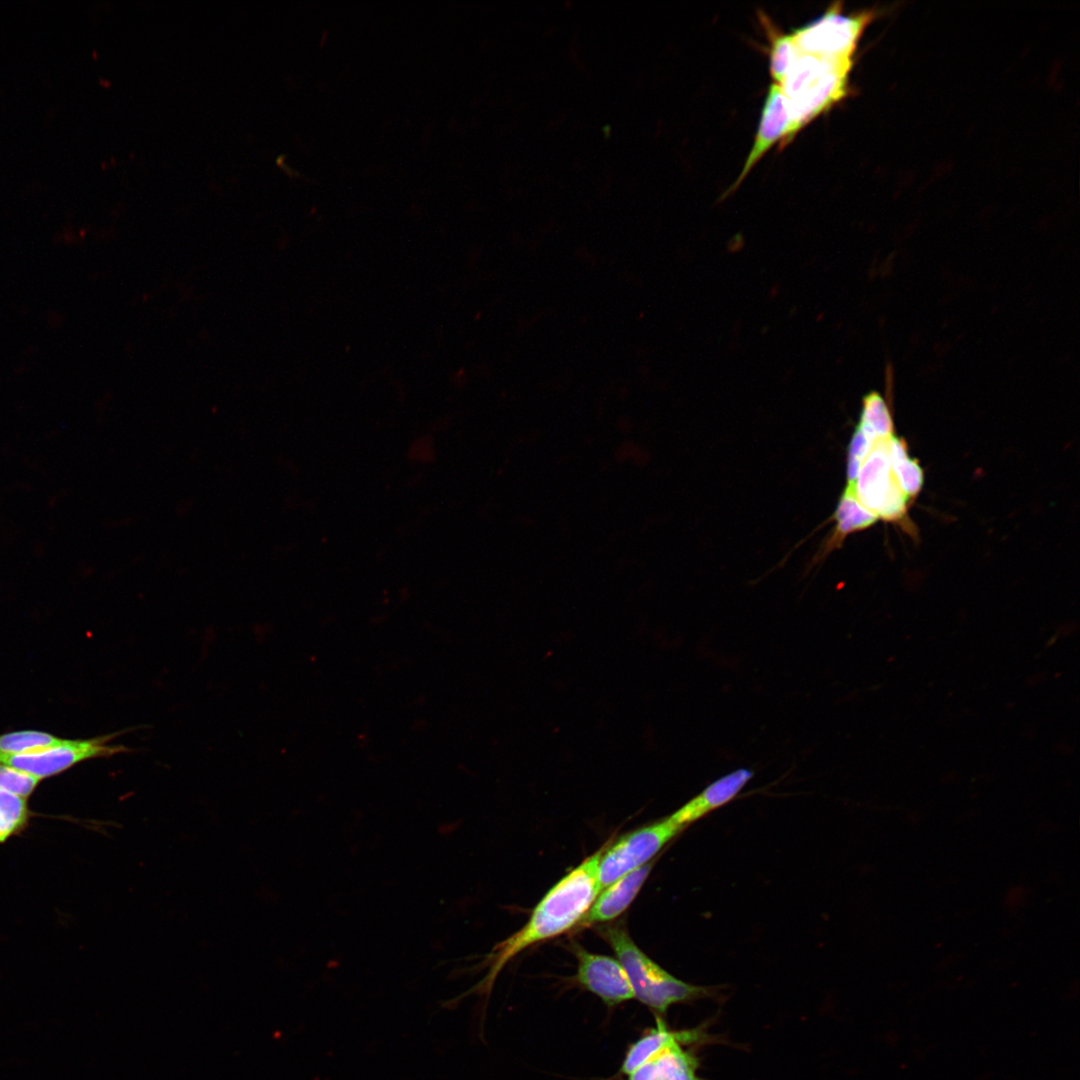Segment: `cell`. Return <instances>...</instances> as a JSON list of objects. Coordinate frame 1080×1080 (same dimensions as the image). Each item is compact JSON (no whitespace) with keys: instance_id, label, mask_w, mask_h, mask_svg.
<instances>
[{"instance_id":"ffe728a7","label":"cell","mask_w":1080,"mask_h":1080,"mask_svg":"<svg viewBox=\"0 0 1080 1080\" xmlns=\"http://www.w3.org/2000/svg\"><path fill=\"white\" fill-rule=\"evenodd\" d=\"M41 779L22 770L0 764V789L28 798Z\"/></svg>"},{"instance_id":"277c9868","label":"cell","mask_w":1080,"mask_h":1080,"mask_svg":"<svg viewBox=\"0 0 1080 1080\" xmlns=\"http://www.w3.org/2000/svg\"><path fill=\"white\" fill-rule=\"evenodd\" d=\"M875 13L843 14L835 2L820 16L791 32L799 52L830 59H853L859 39Z\"/></svg>"},{"instance_id":"2e32d148","label":"cell","mask_w":1080,"mask_h":1080,"mask_svg":"<svg viewBox=\"0 0 1080 1080\" xmlns=\"http://www.w3.org/2000/svg\"><path fill=\"white\" fill-rule=\"evenodd\" d=\"M30 814L26 798L0 789V843L22 832Z\"/></svg>"},{"instance_id":"e0dca14e","label":"cell","mask_w":1080,"mask_h":1080,"mask_svg":"<svg viewBox=\"0 0 1080 1080\" xmlns=\"http://www.w3.org/2000/svg\"><path fill=\"white\" fill-rule=\"evenodd\" d=\"M858 426L877 439H886L894 435L888 406L878 393H870L864 398Z\"/></svg>"},{"instance_id":"8fae6325","label":"cell","mask_w":1080,"mask_h":1080,"mask_svg":"<svg viewBox=\"0 0 1080 1080\" xmlns=\"http://www.w3.org/2000/svg\"><path fill=\"white\" fill-rule=\"evenodd\" d=\"M652 865L650 861L605 887L579 921L580 926L609 921L622 914L640 891Z\"/></svg>"},{"instance_id":"3957f363","label":"cell","mask_w":1080,"mask_h":1080,"mask_svg":"<svg viewBox=\"0 0 1080 1080\" xmlns=\"http://www.w3.org/2000/svg\"><path fill=\"white\" fill-rule=\"evenodd\" d=\"M614 950L633 990L634 999L664 1014L677 1003H686L714 994L713 987L697 986L677 979L642 952L619 925L599 929Z\"/></svg>"},{"instance_id":"52a82bcc","label":"cell","mask_w":1080,"mask_h":1080,"mask_svg":"<svg viewBox=\"0 0 1080 1080\" xmlns=\"http://www.w3.org/2000/svg\"><path fill=\"white\" fill-rule=\"evenodd\" d=\"M572 947L577 958L576 981L580 986L599 997L608 1007L634 999L627 974L618 960L590 953L577 943Z\"/></svg>"},{"instance_id":"5b68a950","label":"cell","mask_w":1080,"mask_h":1080,"mask_svg":"<svg viewBox=\"0 0 1080 1080\" xmlns=\"http://www.w3.org/2000/svg\"><path fill=\"white\" fill-rule=\"evenodd\" d=\"M130 729L90 739H66L64 743L22 754L0 753V764L30 773L39 779L57 775L72 766L93 758H108L132 751L110 742Z\"/></svg>"},{"instance_id":"ac0fdd59","label":"cell","mask_w":1080,"mask_h":1080,"mask_svg":"<svg viewBox=\"0 0 1080 1080\" xmlns=\"http://www.w3.org/2000/svg\"><path fill=\"white\" fill-rule=\"evenodd\" d=\"M66 739L40 731H17L0 735V753L22 754L58 746Z\"/></svg>"},{"instance_id":"8992f818","label":"cell","mask_w":1080,"mask_h":1080,"mask_svg":"<svg viewBox=\"0 0 1080 1080\" xmlns=\"http://www.w3.org/2000/svg\"><path fill=\"white\" fill-rule=\"evenodd\" d=\"M683 829L667 817L627 833L603 849L598 866L600 888L650 862Z\"/></svg>"},{"instance_id":"7c38bea8","label":"cell","mask_w":1080,"mask_h":1080,"mask_svg":"<svg viewBox=\"0 0 1080 1080\" xmlns=\"http://www.w3.org/2000/svg\"><path fill=\"white\" fill-rule=\"evenodd\" d=\"M703 1040L704 1031L701 1029L673 1031L668 1029L662 1019L657 1018L656 1026L649 1028L628 1047L620 1067V1073L628 1076L639 1066L675 1043L686 1046Z\"/></svg>"},{"instance_id":"30bf717a","label":"cell","mask_w":1080,"mask_h":1080,"mask_svg":"<svg viewBox=\"0 0 1080 1080\" xmlns=\"http://www.w3.org/2000/svg\"><path fill=\"white\" fill-rule=\"evenodd\" d=\"M753 775V771L747 768L736 769L709 784L669 817L685 828L688 824L732 801L753 778Z\"/></svg>"},{"instance_id":"ba28073f","label":"cell","mask_w":1080,"mask_h":1080,"mask_svg":"<svg viewBox=\"0 0 1080 1080\" xmlns=\"http://www.w3.org/2000/svg\"><path fill=\"white\" fill-rule=\"evenodd\" d=\"M888 442L889 438L875 440L861 463L854 486L845 489L877 516L891 488L897 484L891 469Z\"/></svg>"},{"instance_id":"4fadbf2b","label":"cell","mask_w":1080,"mask_h":1080,"mask_svg":"<svg viewBox=\"0 0 1080 1080\" xmlns=\"http://www.w3.org/2000/svg\"><path fill=\"white\" fill-rule=\"evenodd\" d=\"M675 1043L639 1066L628 1080H684L697 1073V1058Z\"/></svg>"},{"instance_id":"9a60e30c","label":"cell","mask_w":1080,"mask_h":1080,"mask_svg":"<svg viewBox=\"0 0 1080 1080\" xmlns=\"http://www.w3.org/2000/svg\"><path fill=\"white\" fill-rule=\"evenodd\" d=\"M834 517L837 524L833 537L828 543L830 549L839 545L847 534L867 528L878 519L875 513L858 502L854 494L847 491H844Z\"/></svg>"},{"instance_id":"6da1fadb","label":"cell","mask_w":1080,"mask_h":1080,"mask_svg":"<svg viewBox=\"0 0 1080 1080\" xmlns=\"http://www.w3.org/2000/svg\"><path fill=\"white\" fill-rule=\"evenodd\" d=\"M597 851L558 881L534 908L528 922L497 945L491 971L482 987L489 990L499 971L531 945L553 938L576 925L598 895Z\"/></svg>"},{"instance_id":"44dd1931","label":"cell","mask_w":1080,"mask_h":1080,"mask_svg":"<svg viewBox=\"0 0 1080 1080\" xmlns=\"http://www.w3.org/2000/svg\"><path fill=\"white\" fill-rule=\"evenodd\" d=\"M684 1080H701V1079L697 1076V1073H696V1074L688 1076Z\"/></svg>"},{"instance_id":"d6986e66","label":"cell","mask_w":1080,"mask_h":1080,"mask_svg":"<svg viewBox=\"0 0 1080 1080\" xmlns=\"http://www.w3.org/2000/svg\"><path fill=\"white\" fill-rule=\"evenodd\" d=\"M769 32V72L774 83L781 85L799 51L791 33Z\"/></svg>"},{"instance_id":"7a4b0ae2","label":"cell","mask_w":1080,"mask_h":1080,"mask_svg":"<svg viewBox=\"0 0 1080 1080\" xmlns=\"http://www.w3.org/2000/svg\"><path fill=\"white\" fill-rule=\"evenodd\" d=\"M852 66L853 59H830L798 52L780 85L791 122L784 144L847 96Z\"/></svg>"},{"instance_id":"9c48e42d","label":"cell","mask_w":1080,"mask_h":1080,"mask_svg":"<svg viewBox=\"0 0 1080 1080\" xmlns=\"http://www.w3.org/2000/svg\"><path fill=\"white\" fill-rule=\"evenodd\" d=\"M790 124L786 98L780 85L772 83L764 101L752 148L731 190L741 184L752 168L776 142L781 141L782 145L784 144L790 131Z\"/></svg>"},{"instance_id":"5bb4252c","label":"cell","mask_w":1080,"mask_h":1080,"mask_svg":"<svg viewBox=\"0 0 1080 1080\" xmlns=\"http://www.w3.org/2000/svg\"><path fill=\"white\" fill-rule=\"evenodd\" d=\"M893 477L902 492L911 499L923 484V472L917 460L910 458L905 441L893 435L888 442Z\"/></svg>"}]
</instances>
